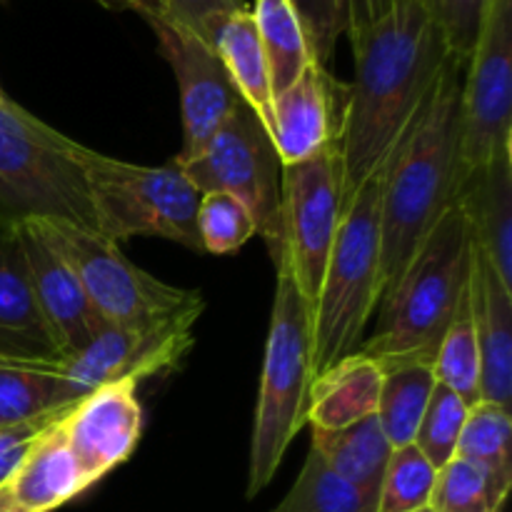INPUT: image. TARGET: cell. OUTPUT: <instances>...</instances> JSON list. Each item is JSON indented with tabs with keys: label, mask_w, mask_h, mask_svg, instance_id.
Masks as SVG:
<instances>
[{
	"label": "cell",
	"mask_w": 512,
	"mask_h": 512,
	"mask_svg": "<svg viewBox=\"0 0 512 512\" xmlns=\"http://www.w3.org/2000/svg\"><path fill=\"white\" fill-rule=\"evenodd\" d=\"M348 38L355 78L345 88L338 133L343 210L388 160L453 58L425 0H395L383 18Z\"/></svg>",
	"instance_id": "6da1fadb"
},
{
	"label": "cell",
	"mask_w": 512,
	"mask_h": 512,
	"mask_svg": "<svg viewBox=\"0 0 512 512\" xmlns=\"http://www.w3.org/2000/svg\"><path fill=\"white\" fill-rule=\"evenodd\" d=\"M460 90L463 65L445 63L428 100L383 165L380 190V275L383 295L453 205L460 170Z\"/></svg>",
	"instance_id": "7a4b0ae2"
},
{
	"label": "cell",
	"mask_w": 512,
	"mask_h": 512,
	"mask_svg": "<svg viewBox=\"0 0 512 512\" xmlns=\"http://www.w3.org/2000/svg\"><path fill=\"white\" fill-rule=\"evenodd\" d=\"M470 260L473 230L455 198L393 290L380 298L378 328L360 343L358 353L378 360L383 370L413 360L433 363L468 290Z\"/></svg>",
	"instance_id": "3957f363"
},
{
	"label": "cell",
	"mask_w": 512,
	"mask_h": 512,
	"mask_svg": "<svg viewBox=\"0 0 512 512\" xmlns=\"http://www.w3.org/2000/svg\"><path fill=\"white\" fill-rule=\"evenodd\" d=\"M383 165L360 185L343 210V220L325 265L323 285L310 315L313 378L360 348L370 315L383 298V275H380Z\"/></svg>",
	"instance_id": "277c9868"
},
{
	"label": "cell",
	"mask_w": 512,
	"mask_h": 512,
	"mask_svg": "<svg viewBox=\"0 0 512 512\" xmlns=\"http://www.w3.org/2000/svg\"><path fill=\"white\" fill-rule=\"evenodd\" d=\"M63 220L95 228L78 143L10 98L0 100V228Z\"/></svg>",
	"instance_id": "5b68a950"
},
{
	"label": "cell",
	"mask_w": 512,
	"mask_h": 512,
	"mask_svg": "<svg viewBox=\"0 0 512 512\" xmlns=\"http://www.w3.org/2000/svg\"><path fill=\"white\" fill-rule=\"evenodd\" d=\"M310 370V310L285 263L275 265V300L265 343L258 408L250 440L248 498L278 473L285 453L305 425Z\"/></svg>",
	"instance_id": "8992f818"
},
{
	"label": "cell",
	"mask_w": 512,
	"mask_h": 512,
	"mask_svg": "<svg viewBox=\"0 0 512 512\" xmlns=\"http://www.w3.org/2000/svg\"><path fill=\"white\" fill-rule=\"evenodd\" d=\"M78 163L88 183L95 228L118 240L155 235L203 253L198 233L200 193L178 160L148 168L90 150L78 143Z\"/></svg>",
	"instance_id": "52a82bcc"
},
{
	"label": "cell",
	"mask_w": 512,
	"mask_h": 512,
	"mask_svg": "<svg viewBox=\"0 0 512 512\" xmlns=\"http://www.w3.org/2000/svg\"><path fill=\"white\" fill-rule=\"evenodd\" d=\"M40 238L73 268L85 295L105 325L138 328L203 308L200 290L168 285L140 270L120 253L118 243L63 220H28Z\"/></svg>",
	"instance_id": "ba28073f"
},
{
	"label": "cell",
	"mask_w": 512,
	"mask_h": 512,
	"mask_svg": "<svg viewBox=\"0 0 512 512\" xmlns=\"http://www.w3.org/2000/svg\"><path fill=\"white\" fill-rule=\"evenodd\" d=\"M180 168L200 195L225 193L240 200L273 263H278L283 253V163L268 130L248 105L240 103L208 148Z\"/></svg>",
	"instance_id": "9c48e42d"
},
{
	"label": "cell",
	"mask_w": 512,
	"mask_h": 512,
	"mask_svg": "<svg viewBox=\"0 0 512 512\" xmlns=\"http://www.w3.org/2000/svg\"><path fill=\"white\" fill-rule=\"evenodd\" d=\"M203 308L138 328L105 325L80 353L50 365L60 408L78 403L103 385L118 380H135L140 385L145 378L178 368L193 348V328Z\"/></svg>",
	"instance_id": "30bf717a"
},
{
	"label": "cell",
	"mask_w": 512,
	"mask_h": 512,
	"mask_svg": "<svg viewBox=\"0 0 512 512\" xmlns=\"http://www.w3.org/2000/svg\"><path fill=\"white\" fill-rule=\"evenodd\" d=\"M283 253L310 315L343 220V163L338 140L305 163L283 165ZM275 263V265H278Z\"/></svg>",
	"instance_id": "8fae6325"
},
{
	"label": "cell",
	"mask_w": 512,
	"mask_h": 512,
	"mask_svg": "<svg viewBox=\"0 0 512 512\" xmlns=\"http://www.w3.org/2000/svg\"><path fill=\"white\" fill-rule=\"evenodd\" d=\"M460 90V170L512 143V0H490Z\"/></svg>",
	"instance_id": "7c38bea8"
},
{
	"label": "cell",
	"mask_w": 512,
	"mask_h": 512,
	"mask_svg": "<svg viewBox=\"0 0 512 512\" xmlns=\"http://www.w3.org/2000/svg\"><path fill=\"white\" fill-rule=\"evenodd\" d=\"M150 28L180 88L183 148L175 160L183 165L208 148L213 135L243 103V98L213 45L168 18L150 20Z\"/></svg>",
	"instance_id": "4fadbf2b"
},
{
	"label": "cell",
	"mask_w": 512,
	"mask_h": 512,
	"mask_svg": "<svg viewBox=\"0 0 512 512\" xmlns=\"http://www.w3.org/2000/svg\"><path fill=\"white\" fill-rule=\"evenodd\" d=\"M60 430L88 483L95 485L138 448L143 435L138 383L118 380L93 390L65 410Z\"/></svg>",
	"instance_id": "5bb4252c"
},
{
	"label": "cell",
	"mask_w": 512,
	"mask_h": 512,
	"mask_svg": "<svg viewBox=\"0 0 512 512\" xmlns=\"http://www.w3.org/2000/svg\"><path fill=\"white\" fill-rule=\"evenodd\" d=\"M18 235L40 318L55 353L65 360L80 353L105 328V320L88 300L73 268L40 238L33 225H18Z\"/></svg>",
	"instance_id": "9a60e30c"
},
{
	"label": "cell",
	"mask_w": 512,
	"mask_h": 512,
	"mask_svg": "<svg viewBox=\"0 0 512 512\" xmlns=\"http://www.w3.org/2000/svg\"><path fill=\"white\" fill-rule=\"evenodd\" d=\"M468 305L480 348V400L512 403V288L475 245L468 275Z\"/></svg>",
	"instance_id": "2e32d148"
},
{
	"label": "cell",
	"mask_w": 512,
	"mask_h": 512,
	"mask_svg": "<svg viewBox=\"0 0 512 512\" xmlns=\"http://www.w3.org/2000/svg\"><path fill=\"white\" fill-rule=\"evenodd\" d=\"M340 85L328 70L308 65L290 88L273 98V125L270 140L280 163L295 165L315 158L325 145L338 140L333 125L335 90Z\"/></svg>",
	"instance_id": "e0dca14e"
},
{
	"label": "cell",
	"mask_w": 512,
	"mask_h": 512,
	"mask_svg": "<svg viewBox=\"0 0 512 512\" xmlns=\"http://www.w3.org/2000/svg\"><path fill=\"white\" fill-rule=\"evenodd\" d=\"M60 420L35 440L0 485V512H53L93 488L65 443Z\"/></svg>",
	"instance_id": "ac0fdd59"
},
{
	"label": "cell",
	"mask_w": 512,
	"mask_h": 512,
	"mask_svg": "<svg viewBox=\"0 0 512 512\" xmlns=\"http://www.w3.org/2000/svg\"><path fill=\"white\" fill-rule=\"evenodd\" d=\"M455 198L463 205L475 245L512 288V143L465 173Z\"/></svg>",
	"instance_id": "d6986e66"
},
{
	"label": "cell",
	"mask_w": 512,
	"mask_h": 512,
	"mask_svg": "<svg viewBox=\"0 0 512 512\" xmlns=\"http://www.w3.org/2000/svg\"><path fill=\"white\" fill-rule=\"evenodd\" d=\"M0 355L60 360L35 303L18 228H0Z\"/></svg>",
	"instance_id": "ffe728a7"
},
{
	"label": "cell",
	"mask_w": 512,
	"mask_h": 512,
	"mask_svg": "<svg viewBox=\"0 0 512 512\" xmlns=\"http://www.w3.org/2000/svg\"><path fill=\"white\" fill-rule=\"evenodd\" d=\"M383 375L378 360L355 350L310 380L305 423L313 430H340L375 415Z\"/></svg>",
	"instance_id": "44dd1931"
},
{
	"label": "cell",
	"mask_w": 512,
	"mask_h": 512,
	"mask_svg": "<svg viewBox=\"0 0 512 512\" xmlns=\"http://www.w3.org/2000/svg\"><path fill=\"white\" fill-rule=\"evenodd\" d=\"M215 53L223 60L230 80L238 88L243 103L260 118L263 128L273 125V90H270L268 60H265L263 43H260L258 23L253 8H243L228 15L215 30Z\"/></svg>",
	"instance_id": "7402d4cb"
},
{
	"label": "cell",
	"mask_w": 512,
	"mask_h": 512,
	"mask_svg": "<svg viewBox=\"0 0 512 512\" xmlns=\"http://www.w3.org/2000/svg\"><path fill=\"white\" fill-rule=\"evenodd\" d=\"M310 448L328 463L335 475L378 503L380 483H383L393 445L383 435L375 415L340 430H313Z\"/></svg>",
	"instance_id": "603a6c76"
},
{
	"label": "cell",
	"mask_w": 512,
	"mask_h": 512,
	"mask_svg": "<svg viewBox=\"0 0 512 512\" xmlns=\"http://www.w3.org/2000/svg\"><path fill=\"white\" fill-rule=\"evenodd\" d=\"M383 373V388H380L375 418H378L388 443L393 448H403L415 440L438 380H435L433 363L428 360L390 365Z\"/></svg>",
	"instance_id": "cb8c5ba5"
},
{
	"label": "cell",
	"mask_w": 512,
	"mask_h": 512,
	"mask_svg": "<svg viewBox=\"0 0 512 512\" xmlns=\"http://www.w3.org/2000/svg\"><path fill=\"white\" fill-rule=\"evenodd\" d=\"M455 458L468 460L483 470L500 493L512 488V418L510 408L495 403L470 405L460 433Z\"/></svg>",
	"instance_id": "d4e9b609"
},
{
	"label": "cell",
	"mask_w": 512,
	"mask_h": 512,
	"mask_svg": "<svg viewBox=\"0 0 512 512\" xmlns=\"http://www.w3.org/2000/svg\"><path fill=\"white\" fill-rule=\"evenodd\" d=\"M250 8L258 23L260 43L268 60L270 90L275 98L290 88L305 73V68L313 65V60L298 15L288 0H255Z\"/></svg>",
	"instance_id": "484cf974"
},
{
	"label": "cell",
	"mask_w": 512,
	"mask_h": 512,
	"mask_svg": "<svg viewBox=\"0 0 512 512\" xmlns=\"http://www.w3.org/2000/svg\"><path fill=\"white\" fill-rule=\"evenodd\" d=\"M53 363L0 355V428L60 410L50 373Z\"/></svg>",
	"instance_id": "4316f807"
},
{
	"label": "cell",
	"mask_w": 512,
	"mask_h": 512,
	"mask_svg": "<svg viewBox=\"0 0 512 512\" xmlns=\"http://www.w3.org/2000/svg\"><path fill=\"white\" fill-rule=\"evenodd\" d=\"M378 503L345 483L328 468L323 458L310 448L298 480L290 493L270 512H375Z\"/></svg>",
	"instance_id": "83f0119b"
},
{
	"label": "cell",
	"mask_w": 512,
	"mask_h": 512,
	"mask_svg": "<svg viewBox=\"0 0 512 512\" xmlns=\"http://www.w3.org/2000/svg\"><path fill=\"white\" fill-rule=\"evenodd\" d=\"M433 373L438 385H445L468 405L480 403V348L470 318L468 290L455 313L453 323L445 330L433 358Z\"/></svg>",
	"instance_id": "f1b7e54d"
},
{
	"label": "cell",
	"mask_w": 512,
	"mask_h": 512,
	"mask_svg": "<svg viewBox=\"0 0 512 512\" xmlns=\"http://www.w3.org/2000/svg\"><path fill=\"white\" fill-rule=\"evenodd\" d=\"M435 475L438 470L415 443L393 448L383 483H380L375 512H415L428 508Z\"/></svg>",
	"instance_id": "f546056e"
},
{
	"label": "cell",
	"mask_w": 512,
	"mask_h": 512,
	"mask_svg": "<svg viewBox=\"0 0 512 512\" xmlns=\"http://www.w3.org/2000/svg\"><path fill=\"white\" fill-rule=\"evenodd\" d=\"M508 495L468 460L453 458L435 475L430 505L435 512H503Z\"/></svg>",
	"instance_id": "4dcf8cb0"
},
{
	"label": "cell",
	"mask_w": 512,
	"mask_h": 512,
	"mask_svg": "<svg viewBox=\"0 0 512 512\" xmlns=\"http://www.w3.org/2000/svg\"><path fill=\"white\" fill-rule=\"evenodd\" d=\"M468 410L470 405L458 393H453L445 385H435L413 440L420 453L433 463L435 470H440L455 458V448H458Z\"/></svg>",
	"instance_id": "1f68e13d"
},
{
	"label": "cell",
	"mask_w": 512,
	"mask_h": 512,
	"mask_svg": "<svg viewBox=\"0 0 512 512\" xmlns=\"http://www.w3.org/2000/svg\"><path fill=\"white\" fill-rule=\"evenodd\" d=\"M198 233L203 253H238L255 233L248 208L233 195L203 193L198 203Z\"/></svg>",
	"instance_id": "d6a6232c"
},
{
	"label": "cell",
	"mask_w": 512,
	"mask_h": 512,
	"mask_svg": "<svg viewBox=\"0 0 512 512\" xmlns=\"http://www.w3.org/2000/svg\"><path fill=\"white\" fill-rule=\"evenodd\" d=\"M305 33L310 60L315 68L328 70L335 45L350 28V0H288Z\"/></svg>",
	"instance_id": "836d02e7"
},
{
	"label": "cell",
	"mask_w": 512,
	"mask_h": 512,
	"mask_svg": "<svg viewBox=\"0 0 512 512\" xmlns=\"http://www.w3.org/2000/svg\"><path fill=\"white\" fill-rule=\"evenodd\" d=\"M440 25L450 53L465 68L478 40L480 23L490 0H425Z\"/></svg>",
	"instance_id": "e575fe53"
},
{
	"label": "cell",
	"mask_w": 512,
	"mask_h": 512,
	"mask_svg": "<svg viewBox=\"0 0 512 512\" xmlns=\"http://www.w3.org/2000/svg\"><path fill=\"white\" fill-rule=\"evenodd\" d=\"M248 8L245 0H165L168 20L213 45L215 30L228 15Z\"/></svg>",
	"instance_id": "d590c367"
},
{
	"label": "cell",
	"mask_w": 512,
	"mask_h": 512,
	"mask_svg": "<svg viewBox=\"0 0 512 512\" xmlns=\"http://www.w3.org/2000/svg\"><path fill=\"white\" fill-rule=\"evenodd\" d=\"M68 408L50 410V413L38 415V418H30L25 420V423H15V425H8V428H0V485L10 478L15 465H18L20 460H23V455L33 448L35 440H38L50 425L58 423Z\"/></svg>",
	"instance_id": "8d00e7d4"
},
{
	"label": "cell",
	"mask_w": 512,
	"mask_h": 512,
	"mask_svg": "<svg viewBox=\"0 0 512 512\" xmlns=\"http://www.w3.org/2000/svg\"><path fill=\"white\" fill-rule=\"evenodd\" d=\"M395 5V0H350V28L348 35L358 33L365 25L375 23L378 18H383L390 8Z\"/></svg>",
	"instance_id": "74e56055"
},
{
	"label": "cell",
	"mask_w": 512,
	"mask_h": 512,
	"mask_svg": "<svg viewBox=\"0 0 512 512\" xmlns=\"http://www.w3.org/2000/svg\"><path fill=\"white\" fill-rule=\"evenodd\" d=\"M95 3H100L108 10H133V13H138L148 23L155 18H168L165 0H95Z\"/></svg>",
	"instance_id": "f35d334b"
},
{
	"label": "cell",
	"mask_w": 512,
	"mask_h": 512,
	"mask_svg": "<svg viewBox=\"0 0 512 512\" xmlns=\"http://www.w3.org/2000/svg\"><path fill=\"white\" fill-rule=\"evenodd\" d=\"M415 512H435L433 508H423V510H415Z\"/></svg>",
	"instance_id": "ab89813d"
},
{
	"label": "cell",
	"mask_w": 512,
	"mask_h": 512,
	"mask_svg": "<svg viewBox=\"0 0 512 512\" xmlns=\"http://www.w3.org/2000/svg\"><path fill=\"white\" fill-rule=\"evenodd\" d=\"M0 100H3V93H0Z\"/></svg>",
	"instance_id": "60d3db41"
},
{
	"label": "cell",
	"mask_w": 512,
	"mask_h": 512,
	"mask_svg": "<svg viewBox=\"0 0 512 512\" xmlns=\"http://www.w3.org/2000/svg\"><path fill=\"white\" fill-rule=\"evenodd\" d=\"M10 512H18V510H10Z\"/></svg>",
	"instance_id": "b9f144b4"
}]
</instances>
